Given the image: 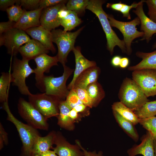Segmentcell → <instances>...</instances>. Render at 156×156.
<instances>
[{
	"instance_id": "6da1fadb",
	"label": "cell",
	"mask_w": 156,
	"mask_h": 156,
	"mask_svg": "<svg viewBox=\"0 0 156 156\" xmlns=\"http://www.w3.org/2000/svg\"><path fill=\"white\" fill-rule=\"evenodd\" d=\"M105 1L103 0H89L86 9L95 14L98 18L105 34L107 40V48L111 55L114 49L118 46L122 53H126L125 43L123 40L120 39L113 30L108 18L107 14L103 9L102 5Z\"/></svg>"
},
{
	"instance_id": "7a4b0ae2",
	"label": "cell",
	"mask_w": 156,
	"mask_h": 156,
	"mask_svg": "<svg viewBox=\"0 0 156 156\" xmlns=\"http://www.w3.org/2000/svg\"><path fill=\"white\" fill-rule=\"evenodd\" d=\"M3 109L7 114V120L13 123L18 133L22 144V151L24 156H31L34 145L40 136L37 129L17 119L11 112L8 101L3 103Z\"/></svg>"
},
{
	"instance_id": "3957f363",
	"label": "cell",
	"mask_w": 156,
	"mask_h": 156,
	"mask_svg": "<svg viewBox=\"0 0 156 156\" xmlns=\"http://www.w3.org/2000/svg\"><path fill=\"white\" fill-rule=\"evenodd\" d=\"M118 96L120 102L133 111L149 101L135 82L127 77L122 82Z\"/></svg>"
},
{
	"instance_id": "277c9868",
	"label": "cell",
	"mask_w": 156,
	"mask_h": 156,
	"mask_svg": "<svg viewBox=\"0 0 156 156\" xmlns=\"http://www.w3.org/2000/svg\"><path fill=\"white\" fill-rule=\"evenodd\" d=\"M84 27H82L74 32L65 31L60 29L51 31L53 42L56 44L58 48L56 56L59 62L63 66L67 62V56L75 47L76 39Z\"/></svg>"
},
{
	"instance_id": "5b68a950",
	"label": "cell",
	"mask_w": 156,
	"mask_h": 156,
	"mask_svg": "<svg viewBox=\"0 0 156 156\" xmlns=\"http://www.w3.org/2000/svg\"><path fill=\"white\" fill-rule=\"evenodd\" d=\"M63 66L64 72L61 76L55 77L52 75H45L43 80L45 93L60 101L64 100L69 94L70 90L66 86V82L74 70L66 65Z\"/></svg>"
},
{
	"instance_id": "8992f818",
	"label": "cell",
	"mask_w": 156,
	"mask_h": 156,
	"mask_svg": "<svg viewBox=\"0 0 156 156\" xmlns=\"http://www.w3.org/2000/svg\"><path fill=\"white\" fill-rule=\"evenodd\" d=\"M108 18L112 27L118 29L123 36L126 50V54L130 55L132 52L131 44L133 41L137 38L142 37L143 32L138 31L136 26L140 24L139 18L137 17L129 22H123L116 19L111 14H107Z\"/></svg>"
},
{
	"instance_id": "52a82bcc",
	"label": "cell",
	"mask_w": 156,
	"mask_h": 156,
	"mask_svg": "<svg viewBox=\"0 0 156 156\" xmlns=\"http://www.w3.org/2000/svg\"><path fill=\"white\" fill-rule=\"evenodd\" d=\"M18 112L27 124L38 129L47 130V118L41 114L29 102L20 98L17 104Z\"/></svg>"
},
{
	"instance_id": "ba28073f",
	"label": "cell",
	"mask_w": 156,
	"mask_h": 156,
	"mask_svg": "<svg viewBox=\"0 0 156 156\" xmlns=\"http://www.w3.org/2000/svg\"><path fill=\"white\" fill-rule=\"evenodd\" d=\"M29 102L41 114L47 118L58 116L60 101L56 98L45 92L28 96Z\"/></svg>"
},
{
	"instance_id": "9c48e42d",
	"label": "cell",
	"mask_w": 156,
	"mask_h": 156,
	"mask_svg": "<svg viewBox=\"0 0 156 156\" xmlns=\"http://www.w3.org/2000/svg\"><path fill=\"white\" fill-rule=\"evenodd\" d=\"M29 60L22 59L20 60L15 57L13 60L12 73L13 85L17 87L21 94L27 95L31 93L25 83L26 79L31 74L34 73L29 64Z\"/></svg>"
},
{
	"instance_id": "30bf717a",
	"label": "cell",
	"mask_w": 156,
	"mask_h": 156,
	"mask_svg": "<svg viewBox=\"0 0 156 156\" xmlns=\"http://www.w3.org/2000/svg\"><path fill=\"white\" fill-rule=\"evenodd\" d=\"M0 36V46L4 45L8 53L15 57L19 53L20 48L31 39L24 31L15 28Z\"/></svg>"
},
{
	"instance_id": "8fae6325",
	"label": "cell",
	"mask_w": 156,
	"mask_h": 156,
	"mask_svg": "<svg viewBox=\"0 0 156 156\" xmlns=\"http://www.w3.org/2000/svg\"><path fill=\"white\" fill-rule=\"evenodd\" d=\"M132 79L148 98L156 95V70L143 69L132 73Z\"/></svg>"
},
{
	"instance_id": "7c38bea8",
	"label": "cell",
	"mask_w": 156,
	"mask_h": 156,
	"mask_svg": "<svg viewBox=\"0 0 156 156\" xmlns=\"http://www.w3.org/2000/svg\"><path fill=\"white\" fill-rule=\"evenodd\" d=\"M34 60L36 65V68L34 69L36 86L41 91L44 92V73L49 72L51 67L58 65L59 61L56 55L51 56L46 53L38 56Z\"/></svg>"
},
{
	"instance_id": "4fadbf2b",
	"label": "cell",
	"mask_w": 156,
	"mask_h": 156,
	"mask_svg": "<svg viewBox=\"0 0 156 156\" xmlns=\"http://www.w3.org/2000/svg\"><path fill=\"white\" fill-rule=\"evenodd\" d=\"M144 3L142 0L139 1L137 7L132 12L139 18L140 22V30L144 33L140 40H145L148 43L153 35L156 34V23L145 14L143 8Z\"/></svg>"
},
{
	"instance_id": "5bb4252c",
	"label": "cell",
	"mask_w": 156,
	"mask_h": 156,
	"mask_svg": "<svg viewBox=\"0 0 156 156\" xmlns=\"http://www.w3.org/2000/svg\"><path fill=\"white\" fill-rule=\"evenodd\" d=\"M65 4L61 3L43 9L40 18L41 25L50 31L60 25L61 20L58 17V13L61 9L66 7Z\"/></svg>"
},
{
	"instance_id": "9a60e30c",
	"label": "cell",
	"mask_w": 156,
	"mask_h": 156,
	"mask_svg": "<svg viewBox=\"0 0 156 156\" xmlns=\"http://www.w3.org/2000/svg\"><path fill=\"white\" fill-rule=\"evenodd\" d=\"M54 144L56 146L53 151L58 156H84L78 145L70 144L59 132L56 133Z\"/></svg>"
},
{
	"instance_id": "2e32d148",
	"label": "cell",
	"mask_w": 156,
	"mask_h": 156,
	"mask_svg": "<svg viewBox=\"0 0 156 156\" xmlns=\"http://www.w3.org/2000/svg\"><path fill=\"white\" fill-rule=\"evenodd\" d=\"M154 139L150 132L147 131L138 145H135L127 151L128 156L141 155L143 156H155L154 146Z\"/></svg>"
},
{
	"instance_id": "e0dca14e",
	"label": "cell",
	"mask_w": 156,
	"mask_h": 156,
	"mask_svg": "<svg viewBox=\"0 0 156 156\" xmlns=\"http://www.w3.org/2000/svg\"><path fill=\"white\" fill-rule=\"evenodd\" d=\"M72 51L75 56V68L73 79L67 86L69 90L73 89L76 79L82 72L89 68L96 66L95 62L89 60L83 55L80 47H75Z\"/></svg>"
},
{
	"instance_id": "ac0fdd59",
	"label": "cell",
	"mask_w": 156,
	"mask_h": 156,
	"mask_svg": "<svg viewBox=\"0 0 156 156\" xmlns=\"http://www.w3.org/2000/svg\"><path fill=\"white\" fill-rule=\"evenodd\" d=\"M33 39L36 40L44 46L53 53L56 52L52 40L51 31L47 30L41 25L33 27L25 31Z\"/></svg>"
},
{
	"instance_id": "d6986e66",
	"label": "cell",
	"mask_w": 156,
	"mask_h": 156,
	"mask_svg": "<svg viewBox=\"0 0 156 156\" xmlns=\"http://www.w3.org/2000/svg\"><path fill=\"white\" fill-rule=\"evenodd\" d=\"M49 51L41 43L33 39L22 46L19 50L22 59L29 61L41 54H47Z\"/></svg>"
},
{
	"instance_id": "ffe728a7",
	"label": "cell",
	"mask_w": 156,
	"mask_h": 156,
	"mask_svg": "<svg viewBox=\"0 0 156 156\" xmlns=\"http://www.w3.org/2000/svg\"><path fill=\"white\" fill-rule=\"evenodd\" d=\"M100 72V68L96 66L85 70L76 79L73 89L79 88L86 90L89 85L97 81Z\"/></svg>"
},
{
	"instance_id": "44dd1931",
	"label": "cell",
	"mask_w": 156,
	"mask_h": 156,
	"mask_svg": "<svg viewBox=\"0 0 156 156\" xmlns=\"http://www.w3.org/2000/svg\"><path fill=\"white\" fill-rule=\"evenodd\" d=\"M135 55L142 60L137 64L129 67L128 68L129 70L133 71L143 69L156 70V50L148 53L138 51Z\"/></svg>"
},
{
	"instance_id": "7402d4cb",
	"label": "cell",
	"mask_w": 156,
	"mask_h": 156,
	"mask_svg": "<svg viewBox=\"0 0 156 156\" xmlns=\"http://www.w3.org/2000/svg\"><path fill=\"white\" fill-rule=\"evenodd\" d=\"M56 133L52 131L45 136H39L33 146L31 156H41L43 153L52 148Z\"/></svg>"
},
{
	"instance_id": "603a6c76",
	"label": "cell",
	"mask_w": 156,
	"mask_h": 156,
	"mask_svg": "<svg viewBox=\"0 0 156 156\" xmlns=\"http://www.w3.org/2000/svg\"><path fill=\"white\" fill-rule=\"evenodd\" d=\"M59 108V113L58 116V124L61 127L70 129L73 127L72 120L69 116V113L72 109L66 101H61Z\"/></svg>"
},
{
	"instance_id": "cb8c5ba5",
	"label": "cell",
	"mask_w": 156,
	"mask_h": 156,
	"mask_svg": "<svg viewBox=\"0 0 156 156\" xmlns=\"http://www.w3.org/2000/svg\"><path fill=\"white\" fill-rule=\"evenodd\" d=\"M113 112L116 121L120 127L134 141L137 142L139 136L134 125L130 121L124 118L115 111Z\"/></svg>"
},
{
	"instance_id": "d4e9b609",
	"label": "cell",
	"mask_w": 156,
	"mask_h": 156,
	"mask_svg": "<svg viewBox=\"0 0 156 156\" xmlns=\"http://www.w3.org/2000/svg\"><path fill=\"white\" fill-rule=\"evenodd\" d=\"M112 109L124 118L131 122L134 125L139 123L140 119L134 111L128 108L120 101L116 102L112 105Z\"/></svg>"
},
{
	"instance_id": "484cf974",
	"label": "cell",
	"mask_w": 156,
	"mask_h": 156,
	"mask_svg": "<svg viewBox=\"0 0 156 156\" xmlns=\"http://www.w3.org/2000/svg\"><path fill=\"white\" fill-rule=\"evenodd\" d=\"M86 90L91 99L93 107L96 106L105 96V92L97 81L89 85Z\"/></svg>"
},
{
	"instance_id": "4316f807",
	"label": "cell",
	"mask_w": 156,
	"mask_h": 156,
	"mask_svg": "<svg viewBox=\"0 0 156 156\" xmlns=\"http://www.w3.org/2000/svg\"><path fill=\"white\" fill-rule=\"evenodd\" d=\"M13 80L11 73L3 72L0 77V101L4 103L8 101V89L10 83Z\"/></svg>"
},
{
	"instance_id": "83f0119b",
	"label": "cell",
	"mask_w": 156,
	"mask_h": 156,
	"mask_svg": "<svg viewBox=\"0 0 156 156\" xmlns=\"http://www.w3.org/2000/svg\"><path fill=\"white\" fill-rule=\"evenodd\" d=\"M134 112L139 119L155 116L156 115V100L146 102L141 107Z\"/></svg>"
},
{
	"instance_id": "f1b7e54d",
	"label": "cell",
	"mask_w": 156,
	"mask_h": 156,
	"mask_svg": "<svg viewBox=\"0 0 156 156\" xmlns=\"http://www.w3.org/2000/svg\"><path fill=\"white\" fill-rule=\"evenodd\" d=\"M82 21L77 14L74 11L70 10L68 15L65 18L61 19L60 25L64 28V31H68L71 30L79 25Z\"/></svg>"
},
{
	"instance_id": "f546056e",
	"label": "cell",
	"mask_w": 156,
	"mask_h": 156,
	"mask_svg": "<svg viewBox=\"0 0 156 156\" xmlns=\"http://www.w3.org/2000/svg\"><path fill=\"white\" fill-rule=\"evenodd\" d=\"M88 0H69L66 3L67 9L73 11L77 15L81 14L85 12L87 6Z\"/></svg>"
},
{
	"instance_id": "4dcf8cb0",
	"label": "cell",
	"mask_w": 156,
	"mask_h": 156,
	"mask_svg": "<svg viewBox=\"0 0 156 156\" xmlns=\"http://www.w3.org/2000/svg\"><path fill=\"white\" fill-rule=\"evenodd\" d=\"M25 9H23L20 5H14L7 8V13L9 20L17 22L25 12Z\"/></svg>"
},
{
	"instance_id": "1f68e13d",
	"label": "cell",
	"mask_w": 156,
	"mask_h": 156,
	"mask_svg": "<svg viewBox=\"0 0 156 156\" xmlns=\"http://www.w3.org/2000/svg\"><path fill=\"white\" fill-rule=\"evenodd\" d=\"M34 27H35V25L29 17L26 10L23 15L14 26V28L24 31Z\"/></svg>"
},
{
	"instance_id": "d6a6232c",
	"label": "cell",
	"mask_w": 156,
	"mask_h": 156,
	"mask_svg": "<svg viewBox=\"0 0 156 156\" xmlns=\"http://www.w3.org/2000/svg\"><path fill=\"white\" fill-rule=\"evenodd\" d=\"M139 123L148 131L156 135V116L140 119Z\"/></svg>"
},
{
	"instance_id": "836d02e7",
	"label": "cell",
	"mask_w": 156,
	"mask_h": 156,
	"mask_svg": "<svg viewBox=\"0 0 156 156\" xmlns=\"http://www.w3.org/2000/svg\"><path fill=\"white\" fill-rule=\"evenodd\" d=\"M73 89L75 90L79 98L83 104L90 108L93 107L92 101L86 90L79 88Z\"/></svg>"
},
{
	"instance_id": "e575fe53",
	"label": "cell",
	"mask_w": 156,
	"mask_h": 156,
	"mask_svg": "<svg viewBox=\"0 0 156 156\" xmlns=\"http://www.w3.org/2000/svg\"><path fill=\"white\" fill-rule=\"evenodd\" d=\"M66 99V102L72 109L77 105L83 104L79 98L75 90L73 89L70 90Z\"/></svg>"
},
{
	"instance_id": "d590c367",
	"label": "cell",
	"mask_w": 156,
	"mask_h": 156,
	"mask_svg": "<svg viewBox=\"0 0 156 156\" xmlns=\"http://www.w3.org/2000/svg\"><path fill=\"white\" fill-rule=\"evenodd\" d=\"M148 8L147 14L149 17L156 23V0H142Z\"/></svg>"
},
{
	"instance_id": "8d00e7d4",
	"label": "cell",
	"mask_w": 156,
	"mask_h": 156,
	"mask_svg": "<svg viewBox=\"0 0 156 156\" xmlns=\"http://www.w3.org/2000/svg\"><path fill=\"white\" fill-rule=\"evenodd\" d=\"M43 9L38 8L37 9L27 11L28 16L34 24L35 27L40 26V18L42 11Z\"/></svg>"
},
{
	"instance_id": "74e56055",
	"label": "cell",
	"mask_w": 156,
	"mask_h": 156,
	"mask_svg": "<svg viewBox=\"0 0 156 156\" xmlns=\"http://www.w3.org/2000/svg\"><path fill=\"white\" fill-rule=\"evenodd\" d=\"M68 1L66 0H40L39 8L44 9L61 3L66 4Z\"/></svg>"
},
{
	"instance_id": "f35d334b",
	"label": "cell",
	"mask_w": 156,
	"mask_h": 156,
	"mask_svg": "<svg viewBox=\"0 0 156 156\" xmlns=\"http://www.w3.org/2000/svg\"><path fill=\"white\" fill-rule=\"evenodd\" d=\"M40 0H20V5L25 8L33 10L39 8Z\"/></svg>"
},
{
	"instance_id": "ab89813d",
	"label": "cell",
	"mask_w": 156,
	"mask_h": 156,
	"mask_svg": "<svg viewBox=\"0 0 156 156\" xmlns=\"http://www.w3.org/2000/svg\"><path fill=\"white\" fill-rule=\"evenodd\" d=\"M139 4V2H134L131 5H128L126 4H124L120 12L122 14L123 17L126 18L128 20L131 19V14H130V10L133 8H135Z\"/></svg>"
},
{
	"instance_id": "60d3db41",
	"label": "cell",
	"mask_w": 156,
	"mask_h": 156,
	"mask_svg": "<svg viewBox=\"0 0 156 156\" xmlns=\"http://www.w3.org/2000/svg\"><path fill=\"white\" fill-rule=\"evenodd\" d=\"M15 3L20 5V0H0V10L6 11L7 8L14 5Z\"/></svg>"
},
{
	"instance_id": "b9f144b4",
	"label": "cell",
	"mask_w": 156,
	"mask_h": 156,
	"mask_svg": "<svg viewBox=\"0 0 156 156\" xmlns=\"http://www.w3.org/2000/svg\"><path fill=\"white\" fill-rule=\"evenodd\" d=\"M8 134L5 131L1 122L0 123V149L3 147L4 144L8 143Z\"/></svg>"
},
{
	"instance_id": "7bdbcfd3",
	"label": "cell",
	"mask_w": 156,
	"mask_h": 156,
	"mask_svg": "<svg viewBox=\"0 0 156 156\" xmlns=\"http://www.w3.org/2000/svg\"><path fill=\"white\" fill-rule=\"evenodd\" d=\"M16 23L9 20L6 22L0 23V35L6 32L9 30L14 28Z\"/></svg>"
},
{
	"instance_id": "ee69618b",
	"label": "cell",
	"mask_w": 156,
	"mask_h": 156,
	"mask_svg": "<svg viewBox=\"0 0 156 156\" xmlns=\"http://www.w3.org/2000/svg\"><path fill=\"white\" fill-rule=\"evenodd\" d=\"M77 145L83 151L84 156H103V153L101 152L96 153L94 151L92 152L88 151L81 146L80 143L78 141H77Z\"/></svg>"
},
{
	"instance_id": "f6af8a7d",
	"label": "cell",
	"mask_w": 156,
	"mask_h": 156,
	"mask_svg": "<svg viewBox=\"0 0 156 156\" xmlns=\"http://www.w3.org/2000/svg\"><path fill=\"white\" fill-rule=\"evenodd\" d=\"M124 4V3L121 2L117 3H108L106 5V7L115 11L120 12Z\"/></svg>"
},
{
	"instance_id": "bcb514c9",
	"label": "cell",
	"mask_w": 156,
	"mask_h": 156,
	"mask_svg": "<svg viewBox=\"0 0 156 156\" xmlns=\"http://www.w3.org/2000/svg\"><path fill=\"white\" fill-rule=\"evenodd\" d=\"M69 11L66 7L61 9L58 13V18L60 20L65 18L68 15Z\"/></svg>"
},
{
	"instance_id": "7dc6e473",
	"label": "cell",
	"mask_w": 156,
	"mask_h": 156,
	"mask_svg": "<svg viewBox=\"0 0 156 156\" xmlns=\"http://www.w3.org/2000/svg\"><path fill=\"white\" fill-rule=\"evenodd\" d=\"M121 57L119 55H116L112 58L111 63L112 66L115 67L119 66Z\"/></svg>"
},
{
	"instance_id": "c3c4849f",
	"label": "cell",
	"mask_w": 156,
	"mask_h": 156,
	"mask_svg": "<svg viewBox=\"0 0 156 156\" xmlns=\"http://www.w3.org/2000/svg\"><path fill=\"white\" fill-rule=\"evenodd\" d=\"M129 60L127 57L121 58L119 67L122 68H125L129 65Z\"/></svg>"
},
{
	"instance_id": "681fc988",
	"label": "cell",
	"mask_w": 156,
	"mask_h": 156,
	"mask_svg": "<svg viewBox=\"0 0 156 156\" xmlns=\"http://www.w3.org/2000/svg\"><path fill=\"white\" fill-rule=\"evenodd\" d=\"M86 107L84 104H82L76 106L73 109L78 113L84 111L86 108Z\"/></svg>"
},
{
	"instance_id": "f907efd6",
	"label": "cell",
	"mask_w": 156,
	"mask_h": 156,
	"mask_svg": "<svg viewBox=\"0 0 156 156\" xmlns=\"http://www.w3.org/2000/svg\"><path fill=\"white\" fill-rule=\"evenodd\" d=\"M78 112L73 108L71 109L69 113V115L73 120L77 118L78 116Z\"/></svg>"
},
{
	"instance_id": "816d5d0a",
	"label": "cell",
	"mask_w": 156,
	"mask_h": 156,
	"mask_svg": "<svg viewBox=\"0 0 156 156\" xmlns=\"http://www.w3.org/2000/svg\"><path fill=\"white\" fill-rule=\"evenodd\" d=\"M41 156H57L53 151L50 150L46 151L43 153Z\"/></svg>"
},
{
	"instance_id": "f5cc1de1",
	"label": "cell",
	"mask_w": 156,
	"mask_h": 156,
	"mask_svg": "<svg viewBox=\"0 0 156 156\" xmlns=\"http://www.w3.org/2000/svg\"><path fill=\"white\" fill-rule=\"evenodd\" d=\"M154 146L155 151V156H156V141L155 140L154 141Z\"/></svg>"
},
{
	"instance_id": "db71d44e",
	"label": "cell",
	"mask_w": 156,
	"mask_h": 156,
	"mask_svg": "<svg viewBox=\"0 0 156 156\" xmlns=\"http://www.w3.org/2000/svg\"><path fill=\"white\" fill-rule=\"evenodd\" d=\"M152 49H156V41L154 43V44L152 45Z\"/></svg>"
},
{
	"instance_id": "11a10c76",
	"label": "cell",
	"mask_w": 156,
	"mask_h": 156,
	"mask_svg": "<svg viewBox=\"0 0 156 156\" xmlns=\"http://www.w3.org/2000/svg\"><path fill=\"white\" fill-rule=\"evenodd\" d=\"M155 140L156 141V135L152 134Z\"/></svg>"
}]
</instances>
